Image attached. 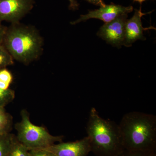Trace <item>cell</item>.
<instances>
[{
	"label": "cell",
	"instance_id": "19",
	"mask_svg": "<svg viewBox=\"0 0 156 156\" xmlns=\"http://www.w3.org/2000/svg\"><path fill=\"white\" fill-rule=\"evenodd\" d=\"M69 2V8L72 11H76L79 9L80 5L76 0H68Z\"/></svg>",
	"mask_w": 156,
	"mask_h": 156
},
{
	"label": "cell",
	"instance_id": "1",
	"mask_svg": "<svg viewBox=\"0 0 156 156\" xmlns=\"http://www.w3.org/2000/svg\"><path fill=\"white\" fill-rule=\"evenodd\" d=\"M119 126L125 150L156 151L155 115L142 112H130L123 116Z\"/></svg>",
	"mask_w": 156,
	"mask_h": 156
},
{
	"label": "cell",
	"instance_id": "8",
	"mask_svg": "<svg viewBox=\"0 0 156 156\" xmlns=\"http://www.w3.org/2000/svg\"><path fill=\"white\" fill-rule=\"evenodd\" d=\"M56 156H87L91 152L89 137L72 142L58 143L46 148Z\"/></svg>",
	"mask_w": 156,
	"mask_h": 156
},
{
	"label": "cell",
	"instance_id": "20",
	"mask_svg": "<svg viewBox=\"0 0 156 156\" xmlns=\"http://www.w3.org/2000/svg\"><path fill=\"white\" fill-rule=\"evenodd\" d=\"M88 2L95 5L101 7L105 5V4L104 0H85Z\"/></svg>",
	"mask_w": 156,
	"mask_h": 156
},
{
	"label": "cell",
	"instance_id": "7",
	"mask_svg": "<svg viewBox=\"0 0 156 156\" xmlns=\"http://www.w3.org/2000/svg\"><path fill=\"white\" fill-rule=\"evenodd\" d=\"M134 10L133 6L128 7L115 5L112 3L100 7L98 9L89 11L87 14H82L78 19L70 22L72 25H76L81 22L86 21L90 19H97L103 21L105 23L113 20L122 14L131 13Z\"/></svg>",
	"mask_w": 156,
	"mask_h": 156
},
{
	"label": "cell",
	"instance_id": "18",
	"mask_svg": "<svg viewBox=\"0 0 156 156\" xmlns=\"http://www.w3.org/2000/svg\"><path fill=\"white\" fill-rule=\"evenodd\" d=\"M2 22L0 21V45H3L4 38L7 29V27L3 25Z\"/></svg>",
	"mask_w": 156,
	"mask_h": 156
},
{
	"label": "cell",
	"instance_id": "12",
	"mask_svg": "<svg viewBox=\"0 0 156 156\" xmlns=\"http://www.w3.org/2000/svg\"><path fill=\"white\" fill-rule=\"evenodd\" d=\"M8 156H30L29 150L17 140L15 136Z\"/></svg>",
	"mask_w": 156,
	"mask_h": 156
},
{
	"label": "cell",
	"instance_id": "10",
	"mask_svg": "<svg viewBox=\"0 0 156 156\" xmlns=\"http://www.w3.org/2000/svg\"><path fill=\"white\" fill-rule=\"evenodd\" d=\"M15 137L10 133L0 134V156L9 155Z\"/></svg>",
	"mask_w": 156,
	"mask_h": 156
},
{
	"label": "cell",
	"instance_id": "21",
	"mask_svg": "<svg viewBox=\"0 0 156 156\" xmlns=\"http://www.w3.org/2000/svg\"><path fill=\"white\" fill-rule=\"evenodd\" d=\"M134 2H137L139 3L140 4H142L143 2H145L146 0H133Z\"/></svg>",
	"mask_w": 156,
	"mask_h": 156
},
{
	"label": "cell",
	"instance_id": "15",
	"mask_svg": "<svg viewBox=\"0 0 156 156\" xmlns=\"http://www.w3.org/2000/svg\"><path fill=\"white\" fill-rule=\"evenodd\" d=\"M118 156H156V151H128L125 150Z\"/></svg>",
	"mask_w": 156,
	"mask_h": 156
},
{
	"label": "cell",
	"instance_id": "6",
	"mask_svg": "<svg viewBox=\"0 0 156 156\" xmlns=\"http://www.w3.org/2000/svg\"><path fill=\"white\" fill-rule=\"evenodd\" d=\"M128 17V14H122L110 22L105 23L99 29L97 35L112 46L121 48L125 40Z\"/></svg>",
	"mask_w": 156,
	"mask_h": 156
},
{
	"label": "cell",
	"instance_id": "9",
	"mask_svg": "<svg viewBox=\"0 0 156 156\" xmlns=\"http://www.w3.org/2000/svg\"><path fill=\"white\" fill-rule=\"evenodd\" d=\"M152 11L148 13L142 12L141 8L134 10V15L126 23L125 37L123 46L129 48L137 40L145 41L146 37L144 35V30L149 29H155L154 27L144 28L143 27L141 18L147 14H150Z\"/></svg>",
	"mask_w": 156,
	"mask_h": 156
},
{
	"label": "cell",
	"instance_id": "13",
	"mask_svg": "<svg viewBox=\"0 0 156 156\" xmlns=\"http://www.w3.org/2000/svg\"><path fill=\"white\" fill-rule=\"evenodd\" d=\"M14 98L15 92L13 90L0 87V108H5L13 101Z\"/></svg>",
	"mask_w": 156,
	"mask_h": 156
},
{
	"label": "cell",
	"instance_id": "14",
	"mask_svg": "<svg viewBox=\"0 0 156 156\" xmlns=\"http://www.w3.org/2000/svg\"><path fill=\"white\" fill-rule=\"evenodd\" d=\"M14 63V59L3 45H0V69Z\"/></svg>",
	"mask_w": 156,
	"mask_h": 156
},
{
	"label": "cell",
	"instance_id": "16",
	"mask_svg": "<svg viewBox=\"0 0 156 156\" xmlns=\"http://www.w3.org/2000/svg\"><path fill=\"white\" fill-rule=\"evenodd\" d=\"M12 75L9 70L5 68L0 69V82L9 87L12 83Z\"/></svg>",
	"mask_w": 156,
	"mask_h": 156
},
{
	"label": "cell",
	"instance_id": "4",
	"mask_svg": "<svg viewBox=\"0 0 156 156\" xmlns=\"http://www.w3.org/2000/svg\"><path fill=\"white\" fill-rule=\"evenodd\" d=\"M16 138L28 150L43 149L62 142L63 136H54L42 126L31 122L29 115L26 110L21 112V120L15 125Z\"/></svg>",
	"mask_w": 156,
	"mask_h": 156
},
{
	"label": "cell",
	"instance_id": "5",
	"mask_svg": "<svg viewBox=\"0 0 156 156\" xmlns=\"http://www.w3.org/2000/svg\"><path fill=\"white\" fill-rule=\"evenodd\" d=\"M34 0H0V21L20 22L34 7Z\"/></svg>",
	"mask_w": 156,
	"mask_h": 156
},
{
	"label": "cell",
	"instance_id": "2",
	"mask_svg": "<svg viewBox=\"0 0 156 156\" xmlns=\"http://www.w3.org/2000/svg\"><path fill=\"white\" fill-rule=\"evenodd\" d=\"M44 45L43 37L36 27L20 22L7 27L3 43L14 60L26 65L40 58Z\"/></svg>",
	"mask_w": 156,
	"mask_h": 156
},
{
	"label": "cell",
	"instance_id": "11",
	"mask_svg": "<svg viewBox=\"0 0 156 156\" xmlns=\"http://www.w3.org/2000/svg\"><path fill=\"white\" fill-rule=\"evenodd\" d=\"M12 118L4 108H0V134L10 133L12 128Z\"/></svg>",
	"mask_w": 156,
	"mask_h": 156
},
{
	"label": "cell",
	"instance_id": "3",
	"mask_svg": "<svg viewBox=\"0 0 156 156\" xmlns=\"http://www.w3.org/2000/svg\"><path fill=\"white\" fill-rule=\"evenodd\" d=\"M86 131L95 156H118L125 150L119 125L101 117L95 108L89 112Z\"/></svg>",
	"mask_w": 156,
	"mask_h": 156
},
{
	"label": "cell",
	"instance_id": "17",
	"mask_svg": "<svg viewBox=\"0 0 156 156\" xmlns=\"http://www.w3.org/2000/svg\"><path fill=\"white\" fill-rule=\"evenodd\" d=\"M30 156H56L46 149H37L29 150Z\"/></svg>",
	"mask_w": 156,
	"mask_h": 156
}]
</instances>
